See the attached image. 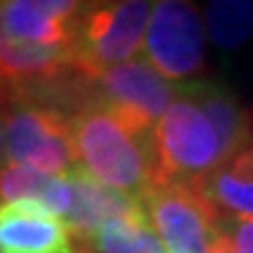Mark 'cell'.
<instances>
[{
	"label": "cell",
	"mask_w": 253,
	"mask_h": 253,
	"mask_svg": "<svg viewBox=\"0 0 253 253\" xmlns=\"http://www.w3.org/2000/svg\"><path fill=\"white\" fill-rule=\"evenodd\" d=\"M71 131L78 167L91 178L138 199L153 188V134L106 103H94L73 115Z\"/></svg>",
	"instance_id": "obj_1"
},
{
	"label": "cell",
	"mask_w": 253,
	"mask_h": 253,
	"mask_svg": "<svg viewBox=\"0 0 253 253\" xmlns=\"http://www.w3.org/2000/svg\"><path fill=\"white\" fill-rule=\"evenodd\" d=\"M153 185H202L223 164V150L213 125L197 103L181 96L153 129Z\"/></svg>",
	"instance_id": "obj_2"
},
{
	"label": "cell",
	"mask_w": 253,
	"mask_h": 253,
	"mask_svg": "<svg viewBox=\"0 0 253 253\" xmlns=\"http://www.w3.org/2000/svg\"><path fill=\"white\" fill-rule=\"evenodd\" d=\"M150 14L153 2L148 0L84 2L73 40V68L99 75L134 61L145 47Z\"/></svg>",
	"instance_id": "obj_3"
},
{
	"label": "cell",
	"mask_w": 253,
	"mask_h": 253,
	"mask_svg": "<svg viewBox=\"0 0 253 253\" xmlns=\"http://www.w3.org/2000/svg\"><path fill=\"white\" fill-rule=\"evenodd\" d=\"M0 113L7 162L28 164L49 176H66L78 167L71 118L31 101H7Z\"/></svg>",
	"instance_id": "obj_4"
},
{
	"label": "cell",
	"mask_w": 253,
	"mask_h": 253,
	"mask_svg": "<svg viewBox=\"0 0 253 253\" xmlns=\"http://www.w3.org/2000/svg\"><path fill=\"white\" fill-rule=\"evenodd\" d=\"M141 202L167 253H207L211 235L223 225L197 185H153Z\"/></svg>",
	"instance_id": "obj_5"
},
{
	"label": "cell",
	"mask_w": 253,
	"mask_h": 253,
	"mask_svg": "<svg viewBox=\"0 0 253 253\" xmlns=\"http://www.w3.org/2000/svg\"><path fill=\"white\" fill-rule=\"evenodd\" d=\"M145 59L169 82L188 80L204 68V26L199 12L185 0H160L153 5Z\"/></svg>",
	"instance_id": "obj_6"
},
{
	"label": "cell",
	"mask_w": 253,
	"mask_h": 253,
	"mask_svg": "<svg viewBox=\"0 0 253 253\" xmlns=\"http://www.w3.org/2000/svg\"><path fill=\"white\" fill-rule=\"evenodd\" d=\"M101 103L118 110L125 120L148 134L176 101V87L155 71L148 59L120 63L94 75Z\"/></svg>",
	"instance_id": "obj_7"
},
{
	"label": "cell",
	"mask_w": 253,
	"mask_h": 253,
	"mask_svg": "<svg viewBox=\"0 0 253 253\" xmlns=\"http://www.w3.org/2000/svg\"><path fill=\"white\" fill-rule=\"evenodd\" d=\"M0 253H78V244L40 199H19L0 207Z\"/></svg>",
	"instance_id": "obj_8"
},
{
	"label": "cell",
	"mask_w": 253,
	"mask_h": 253,
	"mask_svg": "<svg viewBox=\"0 0 253 253\" xmlns=\"http://www.w3.org/2000/svg\"><path fill=\"white\" fill-rule=\"evenodd\" d=\"M66 178L73 188V207L63 223L68 225L75 244H87L94 232L113 218H131L145 213L143 202L138 197L103 185L91 178L82 167H75L71 173H66Z\"/></svg>",
	"instance_id": "obj_9"
},
{
	"label": "cell",
	"mask_w": 253,
	"mask_h": 253,
	"mask_svg": "<svg viewBox=\"0 0 253 253\" xmlns=\"http://www.w3.org/2000/svg\"><path fill=\"white\" fill-rule=\"evenodd\" d=\"M84 2L75 0H5L0 19L12 36L38 45H73Z\"/></svg>",
	"instance_id": "obj_10"
},
{
	"label": "cell",
	"mask_w": 253,
	"mask_h": 253,
	"mask_svg": "<svg viewBox=\"0 0 253 253\" xmlns=\"http://www.w3.org/2000/svg\"><path fill=\"white\" fill-rule=\"evenodd\" d=\"M181 91L197 103V108L213 125L223 150V162L253 143V108L232 89L218 82L192 80L183 84Z\"/></svg>",
	"instance_id": "obj_11"
},
{
	"label": "cell",
	"mask_w": 253,
	"mask_h": 253,
	"mask_svg": "<svg viewBox=\"0 0 253 253\" xmlns=\"http://www.w3.org/2000/svg\"><path fill=\"white\" fill-rule=\"evenodd\" d=\"M73 68V45H38L12 36L0 19V87H19Z\"/></svg>",
	"instance_id": "obj_12"
},
{
	"label": "cell",
	"mask_w": 253,
	"mask_h": 253,
	"mask_svg": "<svg viewBox=\"0 0 253 253\" xmlns=\"http://www.w3.org/2000/svg\"><path fill=\"white\" fill-rule=\"evenodd\" d=\"M199 190L220 220L253 218V143L225 160Z\"/></svg>",
	"instance_id": "obj_13"
},
{
	"label": "cell",
	"mask_w": 253,
	"mask_h": 253,
	"mask_svg": "<svg viewBox=\"0 0 253 253\" xmlns=\"http://www.w3.org/2000/svg\"><path fill=\"white\" fill-rule=\"evenodd\" d=\"M91 253H167L145 213L113 218L94 232L87 244Z\"/></svg>",
	"instance_id": "obj_14"
},
{
	"label": "cell",
	"mask_w": 253,
	"mask_h": 253,
	"mask_svg": "<svg viewBox=\"0 0 253 253\" xmlns=\"http://www.w3.org/2000/svg\"><path fill=\"white\" fill-rule=\"evenodd\" d=\"M207 31L220 49L232 52L253 33V2L249 0H218L207 5Z\"/></svg>",
	"instance_id": "obj_15"
},
{
	"label": "cell",
	"mask_w": 253,
	"mask_h": 253,
	"mask_svg": "<svg viewBox=\"0 0 253 253\" xmlns=\"http://www.w3.org/2000/svg\"><path fill=\"white\" fill-rule=\"evenodd\" d=\"M54 178L56 176L38 171L28 164L7 162L0 171V207L9 202H19V199H40L45 204Z\"/></svg>",
	"instance_id": "obj_16"
},
{
	"label": "cell",
	"mask_w": 253,
	"mask_h": 253,
	"mask_svg": "<svg viewBox=\"0 0 253 253\" xmlns=\"http://www.w3.org/2000/svg\"><path fill=\"white\" fill-rule=\"evenodd\" d=\"M227 232L235 242L239 253H253V218H237V220H223Z\"/></svg>",
	"instance_id": "obj_17"
},
{
	"label": "cell",
	"mask_w": 253,
	"mask_h": 253,
	"mask_svg": "<svg viewBox=\"0 0 253 253\" xmlns=\"http://www.w3.org/2000/svg\"><path fill=\"white\" fill-rule=\"evenodd\" d=\"M207 253H237V246H235V242H232L230 232L225 230V225H220L216 232L211 235Z\"/></svg>",
	"instance_id": "obj_18"
},
{
	"label": "cell",
	"mask_w": 253,
	"mask_h": 253,
	"mask_svg": "<svg viewBox=\"0 0 253 253\" xmlns=\"http://www.w3.org/2000/svg\"><path fill=\"white\" fill-rule=\"evenodd\" d=\"M2 155H5V122H2V113H0V171H2Z\"/></svg>",
	"instance_id": "obj_19"
},
{
	"label": "cell",
	"mask_w": 253,
	"mask_h": 253,
	"mask_svg": "<svg viewBox=\"0 0 253 253\" xmlns=\"http://www.w3.org/2000/svg\"><path fill=\"white\" fill-rule=\"evenodd\" d=\"M78 253H91L87 246H82V244H78Z\"/></svg>",
	"instance_id": "obj_20"
}]
</instances>
